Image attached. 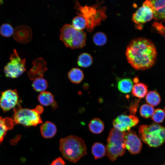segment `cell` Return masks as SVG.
Masks as SVG:
<instances>
[{
    "label": "cell",
    "mask_w": 165,
    "mask_h": 165,
    "mask_svg": "<svg viewBox=\"0 0 165 165\" xmlns=\"http://www.w3.org/2000/svg\"><path fill=\"white\" fill-rule=\"evenodd\" d=\"M139 101V100H136L130 105L129 108V111L132 115H134L136 113Z\"/></svg>",
    "instance_id": "obj_32"
},
{
    "label": "cell",
    "mask_w": 165,
    "mask_h": 165,
    "mask_svg": "<svg viewBox=\"0 0 165 165\" xmlns=\"http://www.w3.org/2000/svg\"><path fill=\"white\" fill-rule=\"evenodd\" d=\"M68 77L70 80L75 84L80 83L84 77L82 71L78 68H73L68 72Z\"/></svg>",
    "instance_id": "obj_19"
},
{
    "label": "cell",
    "mask_w": 165,
    "mask_h": 165,
    "mask_svg": "<svg viewBox=\"0 0 165 165\" xmlns=\"http://www.w3.org/2000/svg\"><path fill=\"white\" fill-rule=\"evenodd\" d=\"M26 59L19 56L15 49L10 55L9 61L5 66L4 72L5 75L10 78H16L26 71Z\"/></svg>",
    "instance_id": "obj_7"
},
{
    "label": "cell",
    "mask_w": 165,
    "mask_h": 165,
    "mask_svg": "<svg viewBox=\"0 0 165 165\" xmlns=\"http://www.w3.org/2000/svg\"><path fill=\"white\" fill-rule=\"evenodd\" d=\"M59 149L63 157L69 161L76 163L87 154V146L81 138L70 135L61 138Z\"/></svg>",
    "instance_id": "obj_2"
},
{
    "label": "cell",
    "mask_w": 165,
    "mask_h": 165,
    "mask_svg": "<svg viewBox=\"0 0 165 165\" xmlns=\"http://www.w3.org/2000/svg\"><path fill=\"white\" fill-rule=\"evenodd\" d=\"M65 163L63 159L59 157L53 160L50 165H65Z\"/></svg>",
    "instance_id": "obj_33"
},
{
    "label": "cell",
    "mask_w": 165,
    "mask_h": 165,
    "mask_svg": "<svg viewBox=\"0 0 165 165\" xmlns=\"http://www.w3.org/2000/svg\"><path fill=\"white\" fill-rule=\"evenodd\" d=\"M38 99L42 105L45 106L51 105L53 109L57 107L53 95L49 92L44 91L40 93L38 97Z\"/></svg>",
    "instance_id": "obj_16"
},
{
    "label": "cell",
    "mask_w": 165,
    "mask_h": 165,
    "mask_svg": "<svg viewBox=\"0 0 165 165\" xmlns=\"http://www.w3.org/2000/svg\"><path fill=\"white\" fill-rule=\"evenodd\" d=\"M126 55L128 63L135 69L144 70L155 63L157 52L149 39L139 38L132 40L127 46Z\"/></svg>",
    "instance_id": "obj_1"
},
{
    "label": "cell",
    "mask_w": 165,
    "mask_h": 165,
    "mask_svg": "<svg viewBox=\"0 0 165 165\" xmlns=\"http://www.w3.org/2000/svg\"><path fill=\"white\" fill-rule=\"evenodd\" d=\"M40 130L42 136L44 138H50L56 134L57 128L55 125L50 121H46L40 127Z\"/></svg>",
    "instance_id": "obj_15"
},
{
    "label": "cell",
    "mask_w": 165,
    "mask_h": 165,
    "mask_svg": "<svg viewBox=\"0 0 165 165\" xmlns=\"http://www.w3.org/2000/svg\"><path fill=\"white\" fill-rule=\"evenodd\" d=\"M139 122L138 118L134 115H121L113 121L114 128L121 132H126L137 125Z\"/></svg>",
    "instance_id": "obj_9"
},
{
    "label": "cell",
    "mask_w": 165,
    "mask_h": 165,
    "mask_svg": "<svg viewBox=\"0 0 165 165\" xmlns=\"http://www.w3.org/2000/svg\"><path fill=\"white\" fill-rule=\"evenodd\" d=\"M165 118V111L164 109L159 108L155 110L152 118L154 122L158 123H162Z\"/></svg>",
    "instance_id": "obj_30"
},
{
    "label": "cell",
    "mask_w": 165,
    "mask_h": 165,
    "mask_svg": "<svg viewBox=\"0 0 165 165\" xmlns=\"http://www.w3.org/2000/svg\"><path fill=\"white\" fill-rule=\"evenodd\" d=\"M164 110L165 111V108H164Z\"/></svg>",
    "instance_id": "obj_38"
},
{
    "label": "cell",
    "mask_w": 165,
    "mask_h": 165,
    "mask_svg": "<svg viewBox=\"0 0 165 165\" xmlns=\"http://www.w3.org/2000/svg\"><path fill=\"white\" fill-rule=\"evenodd\" d=\"M13 120L14 124L26 127L36 126L42 123L41 118L35 109L23 108L20 104L13 108Z\"/></svg>",
    "instance_id": "obj_6"
},
{
    "label": "cell",
    "mask_w": 165,
    "mask_h": 165,
    "mask_svg": "<svg viewBox=\"0 0 165 165\" xmlns=\"http://www.w3.org/2000/svg\"><path fill=\"white\" fill-rule=\"evenodd\" d=\"M152 26L157 32L164 36L165 34V25L161 22H156L152 24Z\"/></svg>",
    "instance_id": "obj_31"
},
{
    "label": "cell",
    "mask_w": 165,
    "mask_h": 165,
    "mask_svg": "<svg viewBox=\"0 0 165 165\" xmlns=\"http://www.w3.org/2000/svg\"><path fill=\"white\" fill-rule=\"evenodd\" d=\"M35 109L39 115L41 114L44 111V108L42 105H37Z\"/></svg>",
    "instance_id": "obj_34"
},
{
    "label": "cell",
    "mask_w": 165,
    "mask_h": 165,
    "mask_svg": "<svg viewBox=\"0 0 165 165\" xmlns=\"http://www.w3.org/2000/svg\"><path fill=\"white\" fill-rule=\"evenodd\" d=\"M162 127L155 123L149 125H141L138 128L139 136L143 142L149 147H159L164 142L160 136Z\"/></svg>",
    "instance_id": "obj_5"
},
{
    "label": "cell",
    "mask_w": 165,
    "mask_h": 165,
    "mask_svg": "<svg viewBox=\"0 0 165 165\" xmlns=\"http://www.w3.org/2000/svg\"><path fill=\"white\" fill-rule=\"evenodd\" d=\"M164 37H165V34H164Z\"/></svg>",
    "instance_id": "obj_37"
},
{
    "label": "cell",
    "mask_w": 165,
    "mask_h": 165,
    "mask_svg": "<svg viewBox=\"0 0 165 165\" xmlns=\"http://www.w3.org/2000/svg\"><path fill=\"white\" fill-rule=\"evenodd\" d=\"M133 85V82L130 79L124 78L118 81L117 88L122 93L127 94L131 92Z\"/></svg>",
    "instance_id": "obj_20"
},
{
    "label": "cell",
    "mask_w": 165,
    "mask_h": 165,
    "mask_svg": "<svg viewBox=\"0 0 165 165\" xmlns=\"http://www.w3.org/2000/svg\"><path fill=\"white\" fill-rule=\"evenodd\" d=\"M15 125L13 119L9 117L3 118L0 116V144L8 130L12 129Z\"/></svg>",
    "instance_id": "obj_17"
},
{
    "label": "cell",
    "mask_w": 165,
    "mask_h": 165,
    "mask_svg": "<svg viewBox=\"0 0 165 165\" xmlns=\"http://www.w3.org/2000/svg\"><path fill=\"white\" fill-rule=\"evenodd\" d=\"M124 141L126 148L131 154H136L140 153L142 143L135 132L130 130L125 132Z\"/></svg>",
    "instance_id": "obj_11"
},
{
    "label": "cell",
    "mask_w": 165,
    "mask_h": 165,
    "mask_svg": "<svg viewBox=\"0 0 165 165\" xmlns=\"http://www.w3.org/2000/svg\"><path fill=\"white\" fill-rule=\"evenodd\" d=\"M160 136L164 142H165V127L162 126L160 131Z\"/></svg>",
    "instance_id": "obj_35"
},
{
    "label": "cell",
    "mask_w": 165,
    "mask_h": 165,
    "mask_svg": "<svg viewBox=\"0 0 165 165\" xmlns=\"http://www.w3.org/2000/svg\"><path fill=\"white\" fill-rule=\"evenodd\" d=\"M153 19L165 22V0H156L153 3Z\"/></svg>",
    "instance_id": "obj_14"
},
{
    "label": "cell",
    "mask_w": 165,
    "mask_h": 165,
    "mask_svg": "<svg viewBox=\"0 0 165 165\" xmlns=\"http://www.w3.org/2000/svg\"><path fill=\"white\" fill-rule=\"evenodd\" d=\"M148 91L147 86L144 83L139 82L136 83L133 86L132 93L134 96L141 98L145 97Z\"/></svg>",
    "instance_id": "obj_18"
},
{
    "label": "cell",
    "mask_w": 165,
    "mask_h": 165,
    "mask_svg": "<svg viewBox=\"0 0 165 165\" xmlns=\"http://www.w3.org/2000/svg\"><path fill=\"white\" fill-rule=\"evenodd\" d=\"M14 30L13 27L8 23H4L0 27V34L4 37H10L13 35Z\"/></svg>",
    "instance_id": "obj_28"
},
{
    "label": "cell",
    "mask_w": 165,
    "mask_h": 165,
    "mask_svg": "<svg viewBox=\"0 0 165 165\" xmlns=\"http://www.w3.org/2000/svg\"><path fill=\"white\" fill-rule=\"evenodd\" d=\"M13 35L17 42L21 44H26L31 40L32 31L31 28L27 26L19 25L15 28Z\"/></svg>",
    "instance_id": "obj_13"
},
{
    "label": "cell",
    "mask_w": 165,
    "mask_h": 165,
    "mask_svg": "<svg viewBox=\"0 0 165 165\" xmlns=\"http://www.w3.org/2000/svg\"><path fill=\"white\" fill-rule=\"evenodd\" d=\"M139 81V79L138 78L135 77L133 79V82H134L135 83H138V82Z\"/></svg>",
    "instance_id": "obj_36"
},
{
    "label": "cell",
    "mask_w": 165,
    "mask_h": 165,
    "mask_svg": "<svg viewBox=\"0 0 165 165\" xmlns=\"http://www.w3.org/2000/svg\"><path fill=\"white\" fill-rule=\"evenodd\" d=\"M145 101L148 104L152 106H155L160 103L161 99L158 92L155 91H151L146 95Z\"/></svg>",
    "instance_id": "obj_23"
},
{
    "label": "cell",
    "mask_w": 165,
    "mask_h": 165,
    "mask_svg": "<svg viewBox=\"0 0 165 165\" xmlns=\"http://www.w3.org/2000/svg\"><path fill=\"white\" fill-rule=\"evenodd\" d=\"M90 131L95 134H99L103 130L104 125L103 122L98 118H94L91 120L89 124Z\"/></svg>",
    "instance_id": "obj_21"
},
{
    "label": "cell",
    "mask_w": 165,
    "mask_h": 165,
    "mask_svg": "<svg viewBox=\"0 0 165 165\" xmlns=\"http://www.w3.org/2000/svg\"><path fill=\"white\" fill-rule=\"evenodd\" d=\"M154 111L153 106L148 104H144L140 107V113L142 117L148 118L152 116Z\"/></svg>",
    "instance_id": "obj_26"
},
{
    "label": "cell",
    "mask_w": 165,
    "mask_h": 165,
    "mask_svg": "<svg viewBox=\"0 0 165 165\" xmlns=\"http://www.w3.org/2000/svg\"><path fill=\"white\" fill-rule=\"evenodd\" d=\"M18 93L16 90H9L2 92L0 97V107L3 112L7 111L20 104Z\"/></svg>",
    "instance_id": "obj_10"
},
{
    "label": "cell",
    "mask_w": 165,
    "mask_h": 165,
    "mask_svg": "<svg viewBox=\"0 0 165 165\" xmlns=\"http://www.w3.org/2000/svg\"><path fill=\"white\" fill-rule=\"evenodd\" d=\"M93 41L96 45L99 46H102L105 44L107 42V36L103 32H97L94 35Z\"/></svg>",
    "instance_id": "obj_29"
},
{
    "label": "cell",
    "mask_w": 165,
    "mask_h": 165,
    "mask_svg": "<svg viewBox=\"0 0 165 165\" xmlns=\"http://www.w3.org/2000/svg\"><path fill=\"white\" fill-rule=\"evenodd\" d=\"M72 26L76 29L82 30L86 25V21L83 16H79L75 17L72 21Z\"/></svg>",
    "instance_id": "obj_27"
},
{
    "label": "cell",
    "mask_w": 165,
    "mask_h": 165,
    "mask_svg": "<svg viewBox=\"0 0 165 165\" xmlns=\"http://www.w3.org/2000/svg\"><path fill=\"white\" fill-rule=\"evenodd\" d=\"M93 58L89 53H83L79 55L77 60L78 65L83 68L90 66L93 63Z\"/></svg>",
    "instance_id": "obj_25"
},
{
    "label": "cell",
    "mask_w": 165,
    "mask_h": 165,
    "mask_svg": "<svg viewBox=\"0 0 165 165\" xmlns=\"http://www.w3.org/2000/svg\"><path fill=\"white\" fill-rule=\"evenodd\" d=\"M125 132L112 129L107 139V156L112 161H114L125 153L126 147L124 141Z\"/></svg>",
    "instance_id": "obj_4"
},
{
    "label": "cell",
    "mask_w": 165,
    "mask_h": 165,
    "mask_svg": "<svg viewBox=\"0 0 165 165\" xmlns=\"http://www.w3.org/2000/svg\"><path fill=\"white\" fill-rule=\"evenodd\" d=\"M92 153L95 159L101 158L106 154V147L102 143L96 142L94 144L92 147Z\"/></svg>",
    "instance_id": "obj_22"
},
{
    "label": "cell",
    "mask_w": 165,
    "mask_h": 165,
    "mask_svg": "<svg viewBox=\"0 0 165 165\" xmlns=\"http://www.w3.org/2000/svg\"><path fill=\"white\" fill-rule=\"evenodd\" d=\"M153 18V13L151 7V0H147L143 3L132 16L133 21L139 26L140 29L141 26Z\"/></svg>",
    "instance_id": "obj_8"
},
{
    "label": "cell",
    "mask_w": 165,
    "mask_h": 165,
    "mask_svg": "<svg viewBox=\"0 0 165 165\" xmlns=\"http://www.w3.org/2000/svg\"><path fill=\"white\" fill-rule=\"evenodd\" d=\"M32 86L37 92H42L45 91L48 86L47 81L42 77H38L33 80Z\"/></svg>",
    "instance_id": "obj_24"
},
{
    "label": "cell",
    "mask_w": 165,
    "mask_h": 165,
    "mask_svg": "<svg viewBox=\"0 0 165 165\" xmlns=\"http://www.w3.org/2000/svg\"><path fill=\"white\" fill-rule=\"evenodd\" d=\"M60 37L66 47L80 49L85 45L86 35L82 30H78L72 25L66 24L60 29Z\"/></svg>",
    "instance_id": "obj_3"
},
{
    "label": "cell",
    "mask_w": 165,
    "mask_h": 165,
    "mask_svg": "<svg viewBox=\"0 0 165 165\" xmlns=\"http://www.w3.org/2000/svg\"><path fill=\"white\" fill-rule=\"evenodd\" d=\"M33 66L28 73L31 80L38 77H42L47 69L46 62L42 57H38L32 62Z\"/></svg>",
    "instance_id": "obj_12"
}]
</instances>
